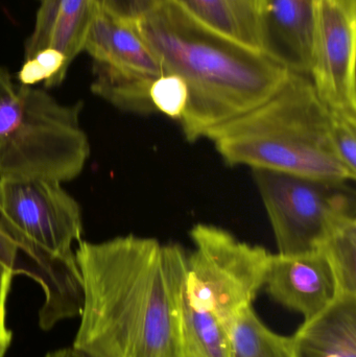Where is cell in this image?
Returning <instances> with one entry per match:
<instances>
[{
    "instance_id": "1",
    "label": "cell",
    "mask_w": 356,
    "mask_h": 357,
    "mask_svg": "<svg viewBox=\"0 0 356 357\" xmlns=\"http://www.w3.org/2000/svg\"><path fill=\"white\" fill-rule=\"evenodd\" d=\"M186 256L180 245L135 235L82 239L75 259L84 304L73 347L93 357H179Z\"/></svg>"
},
{
    "instance_id": "2",
    "label": "cell",
    "mask_w": 356,
    "mask_h": 357,
    "mask_svg": "<svg viewBox=\"0 0 356 357\" xmlns=\"http://www.w3.org/2000/svg\"><path fill=\"white\" fill-rule=\"evenodd\" d=\"M131 24L165 73L187 84V108L179 121L190 142L263 104L291 71L270 54L194 20L169 0Z\"/></svg>"
},
{
    "instance_id": "3",
    "label": "cell",
    "mask_w": 356,
    "mask_h": 357,
    "mask_svg": "<svg viewBox=\"0 0 356 357\" xmlns=\"http://www.w3.org/2000/svg\"><path fill=\"white\" fill-rule=\"evenodd\" d=\"M330 126V110L311 77L290 71L265 102L206 137L230 165L332 182L355 180L334 153Z\"/></svg>"
},
{
    "instance_id": "4",
    "label": "cell",
    "mask_w": 356,
    "mask_h": 357,
    "mask_svg": "<svg viewBox=\"0 0 356 357\" xmlns=\"http://www.w3.org/2000/svg\"><path fill=\"white\" fill-rule=\"evenodd\" d=\"M82 105H63L45 90L13 81L0 66V178L69 182L90 156Z\"/></svg>"
},
{
    "instance_id": "5",
    "label": "cell",
    "mask_w": 356,
    "mask_h": 357,
    "mask_svg": "<svg viewBox=\"0 0 356 357\" xmlns=\"http://www.w3.org/2000/svg\"><path fill=\"white\" fill-rule=\"evenodd\" d=\"M190 237L194 249L186 256L184 296L212 314L230 335L240 312L252 306L265 284L271 254L210 225H196Z\"/></svg>"
},
{
    "instance_id": "6",
    "label": "cell",
    "mask_w": 356,
    "mask_h": 357,
    "mask_svg": "<svg viewBox=\"0 0 356 357\" xmlns=\"http://www.w3.org/2000/svg\"><path fill=\"white\" fill-rule=\"evenodd\" d=\"M253 176L280 254L319 249L341 222L355 215V193L347 182L268 169H253Z\"/></svg>"
},
{
    "instance_id": "7",
    "label": "cell",
    "mask_w": 356,
    "mask_h": 357,
    "mask_svg": "<svg viewBox=\"0 0 356 357\" xmlns=\"http://www.w3.org/2000/svg\"><path fill=\"white\" fill-rule=\"evenodd\" d=\"M84 52L93 60V93L121 110L155 112L150 88L164 68L131 23L98 8Z\"/></svg>"
},
{
    "instance_id": "8",
    "label": "cell",
    "mask_w": 356,
    "mask_h": 357,
    "mask_svg": "<svg viewBox=\"0 0 356 357\" xmlns=\"http://www.w3.org/2000/svg\"><path fill=\"white\" fill-rule=\"evenodd\" d=\"M356 0H316L309 77L330 111L356 114Z\"/></svg>"
},
{
    "instance_id": "9",
    "label": "cell",
    "mask_w": 356,
    "mask_h": 357,
    "mask_svg": "<svg viewBox=\"0 0 356 357\" xmlns=\"http://www.w3.org/2000/svg\"><path fill=\"white\" fill-rule=\"evenodd\" d=\"M35 26L25 43L19 84L60 86L69 67L84 52L98 6L94 0H38Z\"/></svg>"
},
{
    "instance_id": "10",
    "label": "cell",
    "mask_w": 356,
    "mask_h": 357,
    "mask_svg": "<svg viewBox=\"0 0 356 357\" xmlns=\"http://www.w3.org/2000/svg\"><path fill=\"white\" fill-rule=\"evenodd\" d=\"M263 285L276 302L302 314L304 321L323 312L338 297L332 266L320 249L271 254Z\"/></svg>"
},
{
    "instance_id": "11",
    "label": "cell",
    "mask_w": 356,
    "mask_h": 357,
    "mask_svg": "<svg viewBox=\"0 0 356 357\" xmlns=\"http://www.w3.org/2000/svg\"><path fill=\"white\" fill-rule=\"evenodd\" d=\"M316 0H261L265 52L291 71L309 75Z\"/></svg>"
},
{
    "instance_id": "12",
    "label": "cell",
    "mask_w": 356,
    "mask_h": 357,
    "mask_svg": "<svg viewBox=\"0 0 356 357\" xmlns=\"http://www.w3.org/2000/svg\"><path fill=\"white\" fill-rule=\"evenodd\" d=\"M293 357H356V296H338L292 335Z\"/></svg>"
},
{
    "instance_id": "13",
    "label": "cell",
    "mask_w": 356,
    "mask_h": 357,
    "mask_svg": "<svg viewBox=\"0 0 356 357\" xmlns=\"http://www.w3.org/2000/svg\"><path fill=\"white\" fill-rule=\"evenodd\" d=\"M169 1L209 29L247 47L265 52L261 18L250 0Z\"/></svg>"
},
{
    "instance_id": "14",
    "label": "cell",
    "mask_w": 356,
    "mask_h": 357,
    "mask_svg": "<svg viewBox=\"0 0 356 357\" xmlns=\"http://www.w3.org/2000/svg\"><path fill=\"white\" fill-rule=\"evenodd\" d=\"M179 357H233L229 333L215 316L192 305L182 289L178 318Z\"/></svg>"
},
{
    "instance_id": "15",
    "label": "cell",
    "mask_w": 356,
    "mask_h": 357,
    "mask_svg": "<svg viewBox=\"0 0 356 357\" xmlns=\"http://www.w3.org/2000/svg\"><path fill=\"white\" fill-rule=\"evenodd\" d=\"M233 357H293L292 337L265 326L252 306L245 308L230 331Z\"/></svg>"
},
{
    "instance_id": "16",
    "label": "cell",
    "mask_w": 356,
    "mask_h": 357,
    "mask_svg": "<svg viewBox=\"0 0 356 357\" xmlns=\"http://www.w3.org/2000/svg\"><path fill=\"white\" fill-rule=\"evenodd\" d=\"M319 249L332 266L338 296H356L355 215L341 222Z\"/></svg>"
},
{
    "instance_id": "17",
    "label": "cell",
    "mask_w": 356,
    "mask_h": 357,
    "mask_svg": "<svg viewBox=\"0 0 356 357\" xmlns=\"http://www.w3.org/2000/svg\"><path fill=\"white\" fill-rule=\"evenodd\" d=\"M19 249L0 224V357H6L13 333L6 324V302L18 266Z\"/></svg>"
},
{
    "instance_id": "18",
    "label": "cell",
    "mask_w": 356,
    "mask_h": 357,
    "mask_svg": "<svg viewBox=\"0 0 356 357\" xmlns=\"http://www.w3.org/2000/svg\"><path fill=\"white\" fill-rule=\"evenodd\" d=\"M189 90L179 75L164 73L154 79L150 88V100L155 111L180 121L187 108Z\"/></svg>"
},
{
    "instance_id": "19",
    "label": "cell",
    "mask_w": 356,
    "mask_h": 357,
    "mask_svg": "<svg viewBox=\"0 0 356 357\" xmlns=\"http://www.w3.org/2000/svg\"><path fill=\"white\" fill-rule=\"evenodd\" d=\"M330 136L339 160L356 178V114L330 111Z\"/></svg>"
},
{
    "instance_id": "20",
    "label": "cell",
    "mask_w": 356,
    "mask_h": 357,
    "mask_svg": "<svg viewBox=\"0 0 356 357\" xmlns=\"http://www.w3.org/2000/svg\"><path fill=\"white\" fill-rule=\"evenodd\" d=\"M96 6L125 22L133 23L167 0H94Z\"/></svg>"
},
{
    "instance_id": "21",
    "label": "cell",
    "mask_w": 356,
    "mask_h": 357,
    "mask_svg": "<svg viewBox=\"0 0 356 357\" xmlns=\"http://www.w3.org/2000/svg\"><path fill=\"white\" fill-rule=\"evenodd\" d=\"M44 357H93L82 351V350L77 349V348L67 347L62 348V349L54 350V351L48 352Z\"/></svg>"
},
{
    "instance_id": "22",
    "label": "cell",
    "mask_w": 356,
    "mask_h": 357,
    "mask_svg": "<svg viewBox=\"0 0 356 357\" xmlns=\"http://www.w3.org/2000/svg\"><path fill=\"white\" fill-rule=\"evenodd\" d=\"M251 3L254 6L255 10H257V13L261 12V0H250Z\"/></svg>"
}]
</instances>
